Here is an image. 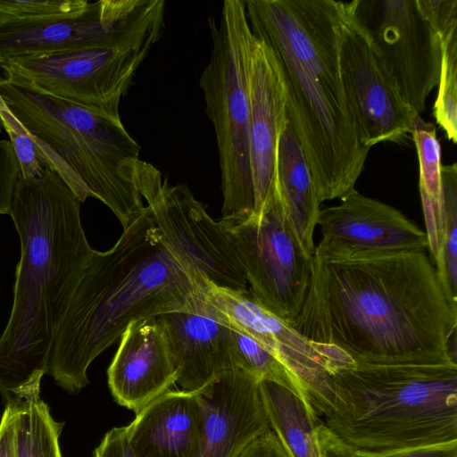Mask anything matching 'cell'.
<instances>
[{"label": "cell", "mask_w": 457, "mask_h": 457, "mask_svg": "<svg viewBox=\"0 0 457 457\" xmlns=\"http://www.w3.org/2000/svg\"><path fill=\"white\" fill-rule=\"evenodd\" d=\"M291 326L360 366L457 364V309L424 251L359 250L322 237Z\"/></svg>", "instance_id": "6da1fadb"}, {"label": "cell", "mask_w": 457, "mask_h": 457, "mask_svg": "<svg viewBox=\"0 0 457 457\" xmlns=\"http://www.w3.org/2000/svg\"><path fill=\"white\" fill-rule=\"evenodd\" d=\"M253 37L272 52L320 204L354 190L369 149L358 137L338 62L343 1L246 0Z\"/></svg>", "instance_id": "7a4b0ae2"}, {"label": "cell", "mask_w": 457, "mask_h": 457, "mask_svg": "<svg viewBox=\"0 0 457 457\" xmlns=\"http://www.w3.org/2000/svg\"><path fill=\"white\" fill-rule=\"evenodd\" d=\"M80 204L45 164L38 177L20 176L16 183L10 216L21 254L11 313L0 336V394L5 403L40 388L56 330L93 254Z\"/></svg>", "instance_id": "3957f363"}, {"label": "cell", "mask_w": 457, "mask_h": 457, "mask_svg": "<svg viewBox=\"0 0 457 457\" xmlns=\"http://www.w3.org/2000/svg\"><path fill=\"white\" fill-rule=\"evenodd\" d=\"M195 282L165 246L146 205L108 251L94 250L52 345L47 373L75 394L87 369L133 322L192 312Z\"/></svg>", "instance_id": "277c9868"}, {"label": "cell", "mask_w": 457, "mask_h": 457, "mask_svg": "<svg viewBox=\"0 0 457 457\" xmlns=\"http://www.w3.org/2000/svg\"><path fill=\"white\" fill-rule=\"evenodd\" d=\"M333 384L323 422L358 455L457 442V364L356 365Z\"/></svg>", "instance_id": "5b68a950"}, {"label": "cell", "mask_w": 457, "mask_h": 457, "mask_svg": "<svg viewBox=\"0 0 457 457\" xmlns=\"http://www.w3.org/2000/svg\"><path fill=\"white\" fill-rule=\"evenodd\" d=\"M0 94L28 132L39 161L80 203L93 196L122 228L145 207L135 181L140 146L120 118L0 79Z\"/></svg>", "instance_id": "8992f818"}, {"label": "cell", "mask_w": 457, "mask_h": 457, "mask_svg": "<svg viewBox=\"0 0 457 457\" xmlns=\"http://www.w3.org/2000/svg\"><path fill=\"white\" fill-rule=\"evenodd\" d=\"M212 48L202 71L206 113L215 131L223 195L222 217L253 210L249 154V70L253 37L245 1L223 2L218 23L208 20Z\"/></svg>", "instance_id": "52a82bcc"}, {"label": "cell", "mask_w": 457, "mask_h": 457, "mask_svg": "<svg viewBox=\"0 0 457 457\" xmlns=\"http://www.w3.org/2000/svg\"><path fill=\"white\" fill-rule=\"evenodd\" d=\"M163 28L114 44L8 59L0 63V79L120 118V99Z\"/></svg>", "instance_id": "ba28073f"}, {"label": "cell", "mask_w": 457, "mask_h": 457, "mask_svg": "<svg viewBox=\"0 0 457 457\" xmlns=\"http://www.w3.org/2000/svg\"><path fill=\"white\" fill-rule=\"evenodd\" d=\"M219 223L236 250L250 293L292 325L308 292L312 256L293 230L282 196L261 213L222 217Z\"/></svg>", "instance_id": "9c48e42d"}, {"label": "cell", "mask_w": 457, "mask_h": 457, "mask_svg": "<svg viewBox=\"0 0 457 457\" xmlns=\"http://www.w3.org/2000/svg\"><path fill=\"white\" fill-rule=\"evenodd\" d=\"M135 181L162 242L187 271L220 287L248 289L230 239L186 185H170L158 169L142 160L136 165Z\"/></svg>", "instance_id": "30bf717a"}, {"label": "cell", "mask_w": 457, "mask_h": 457, "mask_svg": "<svg viewBox=\"0 0 457 457\" xmlns=\"http://www.w3.org/2000/svg\"><path fill=\"white\" fill-rule=\"evenodd\" d=\"M343 7L404 102L420 115L439 81L442 44L417 0H353L343 2Z\"/></svg>", "instance_id": "8fae6325"}, {"label": "cell", "mask_w": 457, "mask_h": 457, "mask_svg": "<svg viewBox=\"0 0 457 457\" xmlns=\"http://www.w3.org/2000/svg\"><path fill=\"white\" fill-rule=\"evenodd\" d=\"M193 278L192 312L245 334L268 349L299 381L318 416L333 409V373L313 343L262 306L248 289L220 287L196 274Z\"/></svg>", "instance_id": "7c38bea8"}, {"label": "cell", "mask_w": 457, "mask_h": 457, "mask_svg": "<svg viewBox=\"0 0 457 457\" xmlns=\"http://www.w3.org/2000/svg\"><path fill=\"white\" fill-rule=\"evenodd\" d=\"M164 10L163 0H99L68 19L22 22L0 17V63L128 40L164 24Z\"/></svg>", "instance_id": "4fadbf2b"}, {"label": "cell", "mask_w": 457, "mask_h": 457, "mask_svg": "<svg viewBox=\"0 0 457 457\" xmlns=\"http://www.w3.org/2000/svg\"><path fill=\"white\" fill-rule=\"evenodd\" d=\"M338 62L345 96L361 145L370 150L383 142H404L411 135L415 113L366 37L345 12L339 28Z\"/></svg>", "instance_id": "5bb4252c"}, {"label": "cell", "mask_w": 457, "mask_h": 457, "mask_svg": "<svg viewBox=\"0 0 457 457\" xmlns=\"http://www.w3.org/2000/svg\"><path fill=\"white\" fill-rule=\"evenodd\" d=\"M251 117L249 154L253 213L264 212L281 195L278 160L281 137L288 127L286 90L270 49L254 39L249 70Z\"/></svg>", "instance_id": "9a60e30c"}, {"label": "cell", "mask_w": 457, "mask_h": 457, "mask_svg": "<svg viewBox=\"0 0 457 457\" xmlns=\"http://www.w3.org/2000/svg\"><path fill=\"white\" fill-rule=\"evenodd\" d=\"M259 380L234 369L196 393L201 410L195 457H238L270 428Z\"/></svg>", "instance_id": "2e32d148"}, {"label": "cell", "mask_w": 457, "mask_h": 457, "mask_svg": "<svg viewBox=\"0 0 457 457\" xmlns=\"http://www.w3.org/2000/svg\"><path fill=\"white\" fill-rule=\"evenodd\" d=\"M107 377L114 400L136 414L176 384L168 339L155 317L128 326Z\"/></svg>", "instance_id": "e0dca14e"}, {"label": "cell", "mask_w": 457, "mask_h": 457, "mask_svg": "<svg viewBox=\"0 0 457 457\" xmlns=\"http://www.w3.org/2000/svg\"><path fill=\"white\" fill-rule=\"evenodd\" d=\"M337 205L320 209L317 225L322 237L368 251H424L426 232L395 208L355 189Z\"/></svg>", "instance_id": "ac0fdd59"}, {"label": "cell", "mask_w": 457, "mask_h": 457, "mask_svg": "<svg viewBox=\"0 0 457 457\" xmlns=\"http://www.w3.org/2000/svg\"><path fill=\"white\" fill-rule=\"evenodd\" d=\"M155 318L166 334L181 390L197 393L222 372L236 369L232 328L188 311Z\"/></svg>", "instance_id": "d6986e66"}, {"label": "cell", "mask_w": 457, "mask_h": 457, "mask_svg": "<svg viewBox=\"0 0 457 457\" xmlns=\"http://www.w3.org/2000/svg\"><path fill=\"white\" fill-rule=\"evenodd\" d=\"M201 410L196 393L169 390L126 427L136 457H195Z\"/></svg>", "instance_id": "ffe728a7"}, {"label": "cell", "mask_w": 457, "mask_h": 457, "mask_svg": "<svg viewBox=\"0 0 457 457\" xmlns=\"http://www.w3.org/2000/svg\"><path fill=\"white\" fill-rule=\"evenodd\" d=\"M278 175L289 223L303 249L312 256L320 204L303 149L289 125L279 143Z\"/></svg>", "instance_id": "44dd1931"}, {"label": "cell", "mask_w": 457, "mask_h": 457, "mask_svg": "<svg viewBox=\"0 0 457 457\" xmlns=\"http://www.w3.org/2000/svg\"><path fill=\"white\" fill-rule=\"evenodd\" d=\"M270 428L289 457H320L316 427L321 420L312 406L287 387L269 380L259 382Z\"/></svg>", "instance_id": "7402d4cb"}, {"label": "cell", "mask_w": 457, "mask_h": 457, "mask_svg": "<svg viewBox=\"0 0 457 457\" xmlns=\"http://www.w3.org/2000/svg\"><path fill=\"white\" fill-rule=\"evenodd\" d=\"M7 403L14 409V457H62L59 438L64 423L53 418L40 390Z\"/></svg>", "instance_id": "603a6c76"}, {"label": "cell", "mask_w": 457, "mask_h": 457, "mask_svg": "<svg viewBox=\"0 0 457 457\" xmlns=\"http://www.w3.org/2000/svg\"><path fill=\"white\" fill-rule=\"evenodd\" d=\"M411 136L420 163V193L426 234L429 240H436L444 230L441 147L434 124L425 121L421 115L413 117Z\"/></svg>", "instance_id": "cb8c5ba5"}, {"label": "cell", "mask_w": 457, "mask_h": 457, "mask_svg": "<svg viewBox=\"0 0 457 457\" xmlns=\"http://www.w3.org/2000/svg\"><path fill=\"white\" fill-rule=\"evenodd\" d=\"M444 233L433 264L450 304L457 309V164L442 165Z\"/></svg>", "instance_id": "d4e9b609"}, {"label": "cell", "mask_w": 457, "mask_h": 457, "mask_svg": "<svg viewBox=\"0 0 457 457\" xmlns=\"http://www.w3.org/2000/svg\"><path fill=\"white\" fill-rule=\"evenodd\" d=\"M232 353L236 369L259 381L279 384L308 403L299 381L273 353L253 338L232 329Z\"/></svg>", "instance_id": "484cf974"}, {"label": "cell", "mask_w": 457, "mask_h": 457, "mask_svg": "<svg viewBox=\"0 0 457 457\" xmlns=\"http://www.w3.org/2000/svg\"><path fill=\"white\" fill-rule=\"evenodd\" d=\"M442 44L441 70L437 96L433 106L436 123L448 140L457 141V29L440 39Z\"/></svg>", "instance_id": "4316f807"}, {"label": "cell", "mask_w": 457, "mask_h": 457, "mask_svg": "<svg viewBox=\"0 0 457 457\" xmlns=\"http://www.w3.org/2000/svg\"><path fill=\"white\" fill-rule=\"evenodd\" d=\"M87 0H0V17L40 22L77 16L89 4Z\"/></svg>", "instance_id": "83f0119b"}, {"label": "cell", "mask_w": 457, "mask_h": 457, "mask_svg": "<svg viewBox=\"0 0 457 457\" xmlns=\"http://www.w3.org/2000/svg\"><path fill=\"white\" fill-rule=\"evenodd\" d=\"M0 122L9 136L21 165V176L34 179L40 175L43 164L39 161L34 145L18 118L9 108L0 94Z\"/></svg>", "instance_id": "f1b7e54d"}, {"label": "cell", "mask_w": 457, "mask_h": 457, "mask_svg": "<svg viewBox=\"0 0 457 457\" xmlns=\"http://www.w3.org/2000/svg\"><path fill=\"white\" fill-rule=\"evenodd\" d=\"M21 176V165L9 139L0 140V214L11 212L14 189Z\"/></svg>", "instance_id": "f546056e"}, {"label": "cell", "mask_w": 457, "mask_h": 457, "mask_svg": "<svg viewBox=\"0 0 457 457\" xmlns=\"http://www.w3.org/2000/svg\"><path fill=\"white\" fill-rule=\"evenodd\" d=\"M417 3L440 39L457 29V0H417Z\"/></svg>", "instance_id": "4dcf8cb0"}, {"label": "cell", "mask_w": 457, "mask_h": 457, "mask_svg": "<svg viewBox=\"0 0 457 457\" xmlns=\"http://www.w3.org/2000/svg\"><path fill=\"white\" fill-rule=\"evenodd\" d=\"M93 457H136L128 440L126 427L109 430L95 449Z\"/></svg>", "instance_id": "1f68e13d"}, {"label": "cell", "mask_w": 457, "mask_h": 457, "mask_svg": "<svg viewBox=\"0 0 457 457\" xmlns=\"http://www.w3.org/2000/svg\"><path fill=\"white\" fill-rule=\"evenodd\" d=\"M316 440L320 457H357L353 450L338 438L322 420L316 427Z\"/></svg>", "instance_id": "d6a6232c"}, {"label": "cell", "mask_w": 457, "mask_h": 457, "mask_svg": "<svg viewBox=\"0 0 457 457\" xmlns=\"http://www.w3.org/2000/svg\"><path fill=\"white\" fill-rule=\"evenodd\" d=\"M238 457H289L272 429L254 440Z\"/></svg>", "instance_id": "836d02e7"}, {"label": "cell", "mask_w": 457, "mask_h": 457, "mask_svg": "<svg viewBox=\"0 0 457 457\" xmlns=\"http://www.w3.org/2000/svg\"><path fill=\"white\" fill-rule=\"evenodd\" d=\"M357 457H457V442L407 449L386 455Z\"/></svg>", "instance_id": "e575fe53"}, {"label": "cell", "mask_w": 457, "mask_h": 457, "mask_svg": "<svg viewBox=\"0 0 457 457\" xmlns=\"http://www.w3.org/2000/svg\"><path fill=\"white\" fill-rule=\"evenodd\" d=\"M13 421V406L6 403L0 420V457H14Z\"/></svg>", "instance_id": "d590c367"}, {"label": "cell", "mask_w": 457, "mask_h": 457, "mask_svg": "<svg viewBox=\"0 0 457 457\" xmlns=\"http://www.w3.org/2000/svg\"><path fill=\"white\" fill-rule=\"evenodd\" d=\"M1 127H2V125H1V122H0V131H1Z\"/></svg>", "instance_id": "8d00e7d4"}]
</instances>
